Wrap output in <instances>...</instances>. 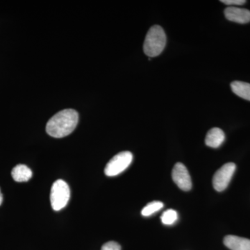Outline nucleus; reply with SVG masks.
<instances>
[{
	"label": "nucleus",
	"instance_id": "1",
	"mask_svg": "<svg viewBox=\"0 0 250 250\" xmlns=\"http://www.w3.org/2000/svg\"><path fill=\"white\" fill-rule=\"evenodd\" d=\"M78 122L79 114L75 110L64 109L49 119L46 125V131L52 137H65L75 129Z\"/></svg>",
	"mask_w": 250,
	"mask_h": 250
},
{
	"label": "nucleus",
	"instance_id": "2",
	"mask_svg": "<svg viewBox=\"0 0 250 250\" xmlns=\"http://www.w3.org/2000/svg\"><path fill=\"white\" fill-rule=\"evenodd\" d=\"M166 45V36L164 29L154 25L148 31L143 45V51L149 58L161 54Z\"/></svg>",
	"mask_w": 250,
	"mask_h": 250
},
{
	"label": "nucleus",
	"instance_id": "3",
	"mask_svg": "<svg viewBox=\"0 0 250 250\" xmlns=\"http://www.w3.org/2000/svg\"><path fill=\"white\" fill-rule=\"evenodd\" d=\"M70 190L65 181L59 179L52 185L50 192V202L52 208L56 211L62 210L68 203Z\"/></svg>",
	"mask_w": 250,
	"mask_h": 250
},
{
	"label": "nucleus",
	"instance_id": "4",
	"mask_svg": "<svg viewBox=\"0 0 250 250\" xmlns=\"http://www.w3.org/2000/svg\"><path fill=\"white\" fill-rule=\"evenodd\" d=\"M133 161V154L130 152L118 153L106 164L104 173L108 177H114L124 172Z\"/></svg>",
	"mask_w": 250,
	"mask_h": 250
},
{
	"label": "nucleus",
	"instance_id": "5",
	"mask_svg": "<svg viewBox=\"0 0 250 250\" xmlns=\"http://www.w3.org/2000/svg\"><path fill=\"white\" fill-rule=\"evenodd\" d=\"M236 168V164L228 163L216 171L213 178V185L215 190L222 192L228 188Z\"/></svg>",
	"mask_w": 250,
	"mask_h": 250
},
{
	"label": "nucleus",
	"instance_id": "6",
	"mask_svg": "<svg viewBox=\"0 0 250 250\" xmlns=\"http://www.w3.org/2000/svg\"><path fill=\"white\" fill-rule=\"evenodd\" d=\"M172 178L179 188L189 191L192 188V180L187 167L182 163H177L174 166Z\"/></svg>",
	"mask_w": 250,
	"mask_h": 250
},
{
	"label": "nucleus",
	"instance_id": "7",
	"mask_svg": "<svg viewBox=\"0 0 250 250\" xmlns=\"http://www.w3.org/2000/svg\"><path fill=\"white\" fill-rule=\"evenodd\" d=\"M225 16L231 22L246 24L250 22V11L246 9L229 6L225 10Z\"/></svg>",
	"mask_w": 250,
	"mask_h": 250
},
{
	"label": "nucleus",
	"instance_id": "8",
	"mask_svg": "<svg viewBox=\"0 0 250 250\" xmlns=\"http://www.w3.org/2000/svg\"><path fill=\"white\" fill-rule=\"evenodd\" d=\"M224 244L231 250H250V240L229 235L224 238Z\"/></svg>",
	"mask_w": 250,
	"mask_h": 250
},
{
	"label": "nucleus",
	"instance_id": "9",
	"mask_svg": "<svg viewBox=\"0 0 250 250\" xmlns=\"http://www.w3.org/2000/svg\"><path fill=\"white\" fill-rule=\"evenodd\" d=\"M225 140V135L223 130L214 127L207 133L205 143L208 147L218 148L223 144Z\"/></svg>",
	"mask_w": 250,
	"mask_h": 250
},
{
	"label": "nucleus",
	"instance_id": "10",
	"mask_svg": "<svg viewBox=\"0 0 250 250\" xmlns=\"http://www.w3.org/2000/svg\"><path fill=\"white\" fill-rule=\"evenodd\" d=\"M13 179L17 182H28L32 177V171L27 166L19 164L11 172Z\"/></svg>",
	"mask_w": 250,
	"mask_h": 250
},
{
	"label": "nucleus",
	"instance_id": "11",
	"mask_svg": "<svg viewBox=\"0 0 250 250\" xmlns=\"http://www.w3.org/2000/svg\"><path fill=\"white\" fill-rule=\"evenodd\" d=\"M233 93L240 98L250 101V83L241 81H234L231 83Z\"/></svg>",
	"mask_w": 250,
	"mask_h": 250
},
{
	"label": "nucleus",
	"instance_id": "12",
	"mask_svg": "<svg viewBox=\"0 0 250 250\" xmlns=\"http://www.w3.org/2000/svg\"><path fill=\"white\" fill-rule=\"evenodd\" d=\"M164 207V204L159 201H154L148 203L141 210V214L145 217L150 216L156 212L159 211Z\"/></svg>",
	"mask_w": 250,
	"mask_h": 250
},
{
	"label": "nucleus",
	"instance_id": "13",
	"mask_svg": "<svg viewBox=\"0 0 250 250\" xmlns=\"http://www.w3.org/2000/svg\"><path fill=\"white\" fill-rule=\"evenodd\" d=\"M178 219V213L175 210L168 209L166 210L161 217V222L164 225H173Z\"/></svg>",
	"mask_w": 250,
	"mask_h": 250
},
{
	"label": "nucleus",
	"instance_id": "14",
	"mask_svg": "<svg viewBox=\"0 0 250 250\" xmlns=\"http://www.w3.org/2000/svg\"><path fill=\"white\" fill-rule=\"evenodd\" d=\"M101 250H121V246L114 241H109L102 247Z\"/></svg>",
	"mask_w": 250,
	"mask_h": 250
},
{
	"label": "nucleus",
	"instance_id": "15",
	"mask_svg": "<svg viewBox=\"0 0 250 250\" xmlns=\"http://www.w3.org/2000/svg\"><path fill=\"white\" fill-rule=\"evenodd\" d=\"M220 1L223 4L231 6H240V5H243L246 2L245 0H221Z\"/></svg>",
	"mask_w": 250,
	"mask_h": 250
},
{
	"label": "nucleus",
	"instance_id": "16",
	"mask_svg": "<svg viewBox=\"0 0 250 250\" xmlns=\"http://www.w3.org/2000/svg\"><path fill=\"white\" fill-rule=\"evenodd\" d=\"M3 202V195L2 194H1V190H0V205H1V203H2Z\"/></svg>",
	"mask_w": 250,
	"mask_h": 250
}]
</instances>
